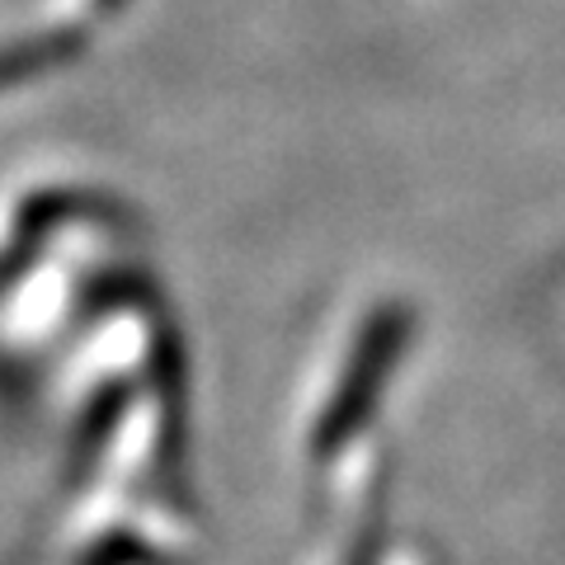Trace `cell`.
Returning a JSON list of instances; mask_svg holds the SVG:
<instances>
[{"instance_id": "cell-1", "label": "cell", "mask_w": 565, "mask_h": 565, "mask_svg": "<svg viewBox=\"0 0 565 565\" xmlns=\"http://www.w3.org/2000/svg\"><path fill=\"white\" fill-rule=\"evenodd\" d=\"M66 47H71L66 39H39V43L6 47V52H0V90L14 85V81H24V76H33V71L52 66L57 57H66Z\"/></svg>"}, {"instance_id": "cell-2", "label": "cell", "mask_w": 565, "mask_h": 565, "mask_svg": "<svg viewBox=\"0 0 565 565\" xmlns=\"http://www.w3.org/2000/svg\"><path fill=\"white\" fill-rule=\"evenodd\" d=\"M377 561H382V533H377L373 523H367V533L353 542V552H349L344 565H377Z\"/></svg>"}]
</instances>
